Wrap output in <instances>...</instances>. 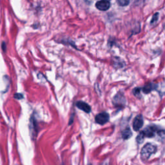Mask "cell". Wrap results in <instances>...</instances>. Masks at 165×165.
<instances>
[{"instance_id":"obj_1","label":"cell","mask_w":165,"mask_h":165,"mask_svg":"<svg viewBox=\"0 0 165 165\" xmlns=\"http://www.w3.org/2000/svg\"><path fill=\"white\" fill-rule=\"evenodd\" d=\"M157 151V146L151 143H146L141 151V157L143 161L148 160L151 155L154 154Z\"/></svg>"},{"instance_id":"obj_2","label":"cell","mask_w":165,"mask_h":165,"mask_svg":"<svg viewBox=\"0 0 165 165\" xmlns=\"http://www.w3.org/2000/svg\"><path fill=\"white\" fill-rule=\"evenodd\" d=\"M160 130L157 126L154 125V124H151V125H149L146 127L142 132L143 133V134L145 137L148 138H152L155 137V134L159 132V131Z\"/></svg>"},{"instance_id":"obj_3","label":"cell","mask_w":165,"mask_h":165,"mask_svg":"<svg viewBox=\"0 0 165 165\" xmlns=\"http://www.w3.org/2000/svg\"><path fill=\"white\" fill-rule=\"evenodd\" d=\"M113 103L115 106L119 107V108H120V107H124L126 103L125 97L121 92L118 93L114 97Z\"/></svg>"},{"instance_id":"obj_4","label":"cell","mask_w":165,"mask_h":165,"mask_svg":"<svg viewBox=\"0 0 165 165\" xmlns=\"http://www.w3.org/2000/svg\"><path fill=\"white\" fill-rule=\"evenodd\" d=\"M110 115L107 112H101L96 115L95 118L96 122L100 124V125H104L106 123L109 121Z\"/></svg>"},{"instance_id":"obj_5","label":"cell","mask_w":165,"mask_h":165,"mask_svg":"<svg viewBox=\"0 0 165 165\" xmlns=\"http://www.w3.org/2000/svg\"><path fill=\"white\" fill-rule=\"evenodd\" d=\"M144 124L143 118H142V115H138L133 119V129L134 131L137 132L139 131L140 129L142 127Z\"/></svg>"},{"instance_id":"obj_6","label":"cell","mask_w":165,"mask_h":165,"mask_svg":"<svg viewBox=\"0 0 165 165\" xmlns=\"http://www.w3.org/2000/svg\"><path fill=\"white\" fill-rule=\"evenodd\" d=\"M96 7L99 11H106L108 10L110 7V3L109 1H107V0H101V1L96 3Z\"/></svg>"},{"instance_id":"obj_7","label":"cell","mask_w":165,"mask_h":165,"mask_svg":"<svg viewBox=\"0 0 165 165\" xmlns=\"http://www.w3.org/2000/svg\"><path fill=\"white\" fill-rule=\"evenodd\" d=\"M76 106L79 110H83V112H86L87 114L90 113L91 112V107L87 102L82 101H79L76 102Z\"/></svg>"},{"instance_id":"obj_8","label":"cell","mask_w":165,"mask_h":165,"mask_svg":"<svg viewBox=\"0 0 165 165\" xmlns=\"http://www.w3.org/2000/svg\"><path fill=\"white\" fill-rule=\"evenodd\" d=\"M157 89V84H155L154 83H148L147 84H145V85L141 88V91L142 92H144L145 93H149L152 90Z\"/></svg>"},{"instance_id":"obj_9","label":"cell","mask_w":165,"mask_h":165,"mask_svg":"<svg viewBox=\"0 0 165 165\" xmlns=\"http://www.w3.org/2000/svg\"><path fill=\"white\" fill-rule=\"evenodd\" d=\"M30 132L32 133V136H35V131L36 130V122H35V120L34 117H32L30 118Z\"/></svg>"},{"instance_id":"obj_10","label":"cell","mask_w":165,"mask_h":165,"mask_svg":"<svg viewBox=\"0 0 165 165\" xmlns=\"http://www.w3.org/2000/svg\"><path fill=\"white\" fill-rule=\"evenodd\" d=\"M132 132L130 130V127H127L122 132V137L124 140H127L132 137Z\"/></svg>"},{"instance_id":"obj_11","label":"cell","mask_w":165,"mask_h":165,"mask_svg":"<svg viewBox=\"0 0 165 165\" xmlns=\"http://www.w3.org/2000/svg\"><path fill=\"white\" fill-rule=\"evenodd\" d=\"M145 136L143 134V133L142 132V131L139 133V134L137 135V137H136V141L138 144H141L142 143V142L144 141L145 139Z\"/></svg>"},{"instance_id":"obj_12","label":"cell","mask_w":165,"mask_h":165,"mask_svg":"<svg viewBox=\"0 0 165 165\" xmlns=\"http://www.w3.org/2000/svg\"><path fill=\"white\" fill-rule=\"evenodd\" d=\"M141 88L136 87L133 90V93L136 97L137 98L141 97Z\"/></svg>"},{"instance_id":"obj_13","label":"cell","mask_w":165,"mask_h":165,"mask_svg":"<svg viewBox=\"0 0 165 165\" xmlns=\"http://www.w3.org/2000/svg\"><path fill=\"white\" fill-rule=\"evenodd\" d=\"M117 2L119 5L127 6L130 3V0H117Z\"/></svg>"},{"instance_id":"obj_14","label":"cell","mask_w":165,"mask_h":165,"mask_svg":"<svg viewBox=\"0 0 165 165\" xmlns=\"http://www.w3.org/2000/svg\"><path fill=\"white\" fill-rule=\"evenodd\" d=\"M14 98L16 99H18V100H20L21 99H23V96L21 94V93H16L14 94Z\"/></svg>"},{"instance_id":"obj_15","label":"cell","mask_w":165,"mask_h":165,"mask_svg":"<svg viewBox=\"0 0 165 165\" xmlns=\"http://www.w3.org/2000/svg\"><path fill=\"white\" fill-rule=\"evenodd\" d=\"M2 50L5 52L6 51V43L5 42H3L2 44Z\"/></svg>"},{"instance_id":"obj_16","label":"cell","mask_w":165,"mask_h":165,"mask_svg":"<svg viewBox=\"0 0 165 165\" xmlns=\"http://www.w3.org/2000/svg\"><path fill=\"white\" fill-rule=\"evenodd\" d=\"M92 1V0H86V2H90Z\"/></svg>"},{"instance_id":"obj_17","label":"cell","mask_w":165,"mask_h":165,"mask_svg":"<svg viewBox=\"0 0 165 165\" xmlns=\"http://www.w3.org/2000/svg\"><path fill=\"white\" fill-rule=\"evenodd\" d=\"M88 165H92V164H88Z\"/></svg>"},{"instance_id":"obj_18","label":"cell","mask_w":165,"mask_h":165,"mask_svg":"<svg viewBox=\"0 0 165 165\" xmlns=\"http://www.w3.org/2000/svg\"><path fill=\"white\" fill-rule=\"evenodd\" d=\"M107 1H110V0H107Z\"/></svg>"}]
</instances>
